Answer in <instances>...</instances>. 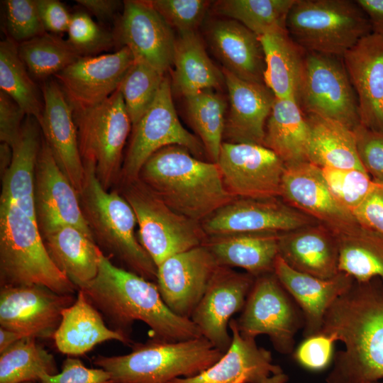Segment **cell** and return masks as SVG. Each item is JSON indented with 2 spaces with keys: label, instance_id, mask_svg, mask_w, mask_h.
Returning a JSON list of instances; mask_svg holds the SVG:
<instances>
[{
  "label": "cell",
  "instance_id": "obj_47",
  "mask_svg": "<svg viewBox=\"0 0 383 383\" xmlns=\"http://www.w3.org/2000/svg\"><path fill=\"white\" fill-rule=\"evenodd\" d=\"M172 28L179 33L196 31L209 1L203 0H147Z\"/></svg>",
  "mask_w": 383,
  "mask_h": 383
},
{
  "label": "cell",
  "instance_id": "obj_17",
  "mask_svg": "<svg viewBox=\"0 0 383 383\" xmlns=\"http://www.w3.org/2000/svg\"><path fill=\"white\" fill-rule=\"evenodd\" d=\"M255 277L218 266L190 319L201 336L225 353L232 337L228 331L233 316L242 311Z\"/></svg>",
  "mask_w": 383,
  "mask_h": 383
},
{
  "label": "cell",
  "instance_id": "obj_5",
  "mask_svg": "<svg viewBox=\"0 0 383 383\" xmlns=\"http://www.w3.org/2000/svg\"><path fill=\"white\" fill-rule=\"evenodd\" d=\"M131 348L126 355H99L93 363L116 383H169L201 373L224 354L203 337L181 341L153 338Z\"/></svg>",
  "mask_w": 383,
  "mask_h": 383
},
{
  "label": "cell",
  "instance_id": "obj_41",
  "mask_svg": "<svg viewBox=\"0 0 383 383\" xmlns=\"http://www.w3.org/2000/svg\"><path fill=\"white\" fill-rule=\"evenodd\" d=\"M296 0H221L214 11L235 20L258 37L286 28L288 13Z\"/></svg>",
  "mask_w": 383,
  "mask_h": 383
},
{
  "label": "cell",
  "instance_id": "obj_25",
  "mask_svg": "<svg viewBox=\"0 0 383 383\" xmlns=\"http://www.w3.org/2000/svg\"><path fill=\"white\" fill-rule=\"evenodd\" d=\"M229 328L231 345L215 364L195 376L177 378L169 383H262L283 372L273 362L270 350L259 347L255 339L240 333L235 319L231 320Z\"/></svg>",
  "mask_w": 383,
  "mask_h": 383
},
{
  "label": "cell",
  "instance_id": "obj_20",
  "mask_svg": "<svg viewBox=\"0 0 383 383\" xmlns=\"http://www.w3.org/2000/svg\"><path fill=\"white\" fill-rule=\"evenodd\" d=\"M218 265L204 245L172 256L157 267L155 284L167 307L190 319Z\"/></svg>",
  "mask_w": 383,
  "mask_h": 383
},
{
  "label": "cell",
  "instance_id": "obj_11",
  "mask_svg": "<svg viewBox=\"0 0 383 383\" xmlns=\"http://www.w3.org/2000/svg\"><path fill=\"white\" fill-rule=\"evenodd\" d=\"M297 102L304 114L360 124L358 101L343 57L306 52Z\"/></svg>",
  "mask_w": 383,
  "mask_h": 383
},
{
  "label": "cell",
  "instance_id": "obj_34",
  "mask_svg": "<svg viewBox=\"0 0 383 383\" xmlns=\"http://www.w3.org/2000/svg\"><path fill=\"white\" fill-rule=\"evenodd\" d=\"M310 129L298 102L275 97L267 118L263 145L289 165L308 161Z\"/></svg>",
  "mask_w": 383,
  "mask_h": 383
},
{
  "label": "cell",
  "instance_id": "obj_13",
  "mask_svg": "<svg viewBox=\"0 0 383 383\" xmlns=\"http://www.w3.org/2000/svg\"><path fill=\"white\" fill-rule=\"evenodd\" d=\"M278 198H235L204 219L202 229L211 237L282 233L318 223Z\"/></svg>",
  "mask_w": 383,
  "mask_h": 383
},
{
  "label": "cell",
  "instance_id": "obj_29",
  "mask_svg": "<svg viewBox=\"0 0 383 383\" xmlns=\"http://www.w3.org/2000/svg\"><path fill=\"white\" fill-rule=\"evenodd\" d=\"M52 340L57 349L68 356H78L101 343L116 340L128 345L131 338L111 329L81 289L74 303L65 309Z\"/></svg>",
  "mask_w": 383,
  "mask_h": 383
},
{
  "label": "cell",
  "instance_id": "obj_7",
  "mask_svg": "<svg viewBox=\"0 0 383 383\" xmlns=\"http://www.w3.org/2000/svg\"><path fill=\"white\" fill-rule=\"evenodd\" d=\"M286 28L306 52L338 57L372 33L368 17L350 0H296Z\"/></svg>",
  "mask_w": 383,
  "mask_h": 383
},
{
  "label": "cell",
  "instance_id": "obj_28",
  "mask_svg": "<svg viewBox=\"0 0 383 383\" xmlns=\"http://www.w3.org/2000/svg\"><path fill=\"white\" fill-rule=\"evenodd\" d=\"M207 38L223 68L243 80L265 84L264 52L253 32L235 20L219 19L209 24Z\"/></svg>",
  "mask_w": 383,
  "mask_h": 383
},
{
  "label": "cell",
  "instance_id": "obj_38",
  "mask_svg": "<svg viewBox=\"0 0 383 383\" xmlns=\"http://www.w3.org/2000/svg\"><path fill=\"white\" fill-rule=\"evenodd\" d=\"M18 43L9 36L0 43V88L39 123L43 102L36 84L18 55Z\"/></svg>",
  "mask_w": 383,
  "mask_h": 383
},
{
  "label": "cell",
  "instance_id": "obj_54",
  "mask_svg": "<svg viewBox=\"0 0 383 383\" xmlns=\"http://www.w3.org/2000/svg\"><path fill=\"white\" fill-rule=\"evenodd\" d=\"M370 21L372 33L383 37V0H355Z\"/></svg>",
  "mask_w": 383,
  "mask_h": 383
},
{
  "label": "cell",
  "instance_id": "obj_53",
  "mask_svg": "<svg viewBox=\"0 0 383 383\" xmlns=\"http://www.w3.org/2000/svg\"><path fill=\"white\" fill-rule=\"evenodd\" d=\"M39 13L46 32L58 35L67 32L72 16L57 0H37Z\"/></svg>",
  "mask_w": 383,
  "mask_h": 383
},
{
  "label": "cell",
  "instance_id": "obj_27",
  "mask_svg": "<svg viewBox=\"0 0 383 383\" xmlns=\"http://www.w3.org/2000/svg\"><path fill=\"white\" fill-rule=\"evenodd\" d=\"M278 255L291 268L318 278L340 272L336 236L320 223L280 233Z\"/></svg>",
  "mask_w": 383,
  "mask_h": 383
},
{
  "label": "cell",
  "instance_id": "obj_33",
  "mask_svg": "<svg viewBox=\"0 0 383 383\" xmlns=\"http://www.w3.org/2000/svg\"><path fill=\"white\" fill-rule=\"evenodd\" d=\"M43 239L53 262L78 289L96 276L104 252L80 230L63 226Z\"/></svg>",
  "mask_w": 383,
  "mask_h": 383
},
{
  "label": "cell",
  "instance_id": "obj_46",
  "mask_svg": "<svg viewBox=\"0 0 383 383\" xmlns=\"http://www.w3.org/2000/svg\"><path fill=\"white\" fill-rule=\"evenodd\" d=\"M4 4L7 32L14 41L21 43L46 33L37 0H6Z\"/></svg>",
  "mask_w": 383,
  "mask_h": 383
},
{
  "label": "cell",
  "instance_id": "obj_3",
  "mask_svg": "<svg viewBox=\"0 0 383 383\" xmlns=\"http://www.w3.org/2000/svg\"><path fill=\"white\" fill-rule=\"evenodd\" d=\"M138 179L172 210L195 221L206 219L235 199L217 163L201 160L180 145L153 153Z\"/></svg>",
  "mask_w": 383,
  "mask_h": 383
},
{
  "label": "cell",
  "instance_id": "obj_19",
  "mask_svg": "<svg viewBox=\"0 0 383 383\" xmlns=\"http://www.w3.org/2000/svg\"><path fill=\"white\" fill-rule=\"evenodd\" d=\"M135 61L122 47L113 53L82 56L55 75L73 111L97 105L118 88Z\"/></svg>",
  "mask_w": 383,
  "mask_h": 383
},
{
  "label": "cell",
  "instance_id": "obj_35",
  "mask_svg": "<svg viewBox=\"0 0 383 383\" xmlns=\"http://www.w3.org/2000/svg\"><path fill=\"white\" fill-rule=\"evenodd\" d=\"M172 90L184 98L224 83L222 72L209 57L196 31L179 33L176 38Z\"/></svg>",
  "mask_w": 383,
  "mask_h": 383
},
{
  "label": "cell",
  "instance_id": "obj_51",
  "mask_svg": "<svg viewBox=\"0 0 383 383\" xmlns=\"http://www.w3.org/2000/svg\"><path fill=\"white\" fill-rule=\"evenodd\" d=\"M26 115L9 95L0 91V140L11 148L18 140ZM27 116V115H26Z\"/></svg>",
  "mask_w": 383,
  "mask_h": 383
},
{
  "label": "cell",
  "instance_id": "obj_39",
  "mask_svg": "<svg viewBox=\"0 0 383 383\" xmlns=\"http://www.w3.org/2000/svg\"><path fill=\"white\" fill-rule=\"evenodd\" d=\"M190 123L213 162H217L224 135L228 107L224 96L206 89L185 97Z\"/></svg>",
  "mask_w": 383,
  "mask_h": 383
},
{
  "label": "cell",
  "instance_id": "obj_55",
  "mask_svg": "<svg viewBox=\"0 0 383 383\" xmlns=\"http://www.w3.org/2000/svg\"><path fill=\"white\" fill-rule=\"evenodd\" d=\"M76 2L100 19L112 18L123 4L118 0H77Z\"/></svg>",
  "mask_w": 383,
  "mask_h": 383
},
{
  "label": "cell",
  "instance_id": "obj_31",
  "mask_svg": "<svg viewBox=\"0 0 383 383\" xmlns=\"http://www.w3.org/2000/svg\"><path fill=\"white\" fill-rule=\"evenodd\" d=\"M280 233H241L211 237L204 245L218 266L239 267L255 277L274 272Z\"/></svg>",
  "mask_w": 383,
  "mask_h": 383
},
{
  "label": "cell",
  "instance_id": "obj_8",
  "mask_svg": "<svg viewBox=\"0 0 383 383\" xmlns=\"http://www.w3.org/2000/svg\"><path fill=\"white\" fill-rule=\"evenodd\" d=\"M79 153L83 165L94 168L106 190L118 186L123 161V150L132 123L117 89L103 102L73 111Z\"/></svg>",
  "mask_w": 383,
  "mask_h": 383
},
{
  "label": "cell",
  "instance_id": "obj_43",
  "mask_svg": "<svg viewBox=\"0 0 383 383\" xmlns=\"http://www.w3.org/2000/svg\"><path fill=\"white\" fill-rule=\"evenodd\" d=\"M165 74L147 63L135 60L118 90L132 123L135 125L154 101Z\"/></svg>",
  "mask_w": 383,
  "mask_h": 383
},
{
  "label": "cell",
  "instance_id": "obj_23",
  "mask_svg": "<svg viewBox=\"0 0 383 383\" xmlns=\"http://www.w3.org/2000/svg\"><path fill=\"white\" fill-rule=\"evenodd\" d=\"M343 60L357 96L360 124L383 132V37L365 36Z\"/></svg>",
  "mask_w": 383,
  "mask_h": 383
},
{
  "label": "cell",
  "instance_id": "obj_49",
  "mask_svg": "<svg viewBox=\"0 0 383 383\" xmlns=\"http://www.w3.org/2000/svg\"><path fill=\"white\" fill-rule=\"evenodd\" d=\"M335 343L332 337L322 333L305 338L294 350V358L306 370L322 371L333 362Z\"/></svg>",
  "mask_w": 383,
  "mask_h": 383
},
{
  "label": "cell",
  "instance_id": "obj_52",
  "mask_svg": "<svg viewBox=\"0 0 383 383\" xmlns=\"http://www.w3.org/2000/svg\"><path fill=\"white\" fill-rule=\"evenodd\" d=\"M353 215L360 225L383 235V183L376 182Z\"/></svg>",
  "mask_w": 383,
  "mask_h": 383
},
{
  "label": "cell",
  "instance_id": "obj_44",
  "mask_svg": "<svg viewBox=\"0 0 383 383\" xmlns=\"http://www.w3.org/2000/svg\"><path fill=\"white\" fill-rule=\"evenodd\" d=\"M321 170L336 201L352 214L376 184L365 171L333 168H321Z\"/></svg>",
  "mask_w": 383,
  "mask_h": 383
},
{
  "label": "cell",
  "instance_id": "obj_36",
  "mask_svg": "<svg viewBox=\"0 0 383 383\" xmlns=\"http://www.w3.org/2000/svg\"><path fill=\"white\" fill-rule=\"evenodd\" d=\"M305 116L310 129L309 162L321 168L365 171L358 157L353 130L331 119L313 114Z\"/></svg>",
  "mask_w": 383,
  "mask_h": 383
},
{
  "label": "cell",
  "instance_id": "obj_42",
  "mask_svg": "<svg viewBox=\"0 0 383 383\" xmlns=\"http://www.w3.org/2000/svg\"><path fill=\"white\" fill-rule=\"evenodd\" d=\"M18 50L30 76L40 80L56 75L82 57L67 40L48 32L18 43Z\"/></svg>",
  "mask_w": 383,
  "mask_h": 383
},
{
  "label": "cell",
  "instance_id": "obj_37",
  "mask_svg": "<svg viewBox=\"0 0 383 383\" xmlns=\"http://www.w3.org/2000/svg\"><path fill=\"white\" fill-rule=\"evenodd\" d=\"M338 270L355 280H383V235L359 223L335 233Z\"/></svg>",
  "mask_w": 383,
  "mask_h": 383
},
{
  "label": "cell",
  "instance_id": "obj_2",
  "mask_svg": "<svg viewBox=\"0 0 383 383\" xmlns=\"http://www.w3.org/2000/svg\"><path fill=\"white\" fill-rule=\"evenodd\" d=\"M79 289L111 329L130 338L137 321L149 326L155 339L181 341L202 337L191 319L167 307L155 282L116 266L104 254L96 276Z\"/></svg>",
  "mask_w": 383,
  "mask_h": 383
},
{
  "label": "cell",
  "instance_id": "obj_22",
  "mask_svg": "<svg viewBox=\"0 0 383 383\" xmlns=\"http://www.w3.org/2000/svg\"><path fill=\"white\" fill-rule=\"evenodd\" d=\"M42 92L43 111L38 123L43 138L57 164L79 194L84 182V167L73 109L57 81L45 82Z\"/></svg>",
  "mask_w": 383,
  "mask_h": 383
},
{
  "label": "cell",
  "instance_id": "obj_48",
  "mask_svg": "<svg viewBox=\"0 0 383 383\" xmlns=\"http://www.w3.org/2000/svg\"><path fill=\"white\" fill-rule=\"evenodd\" d=\"M353 132L362 165L375 182L383 183V132L361 124Z\"/></svg>",
  "mask_w": 383,
  "mask_h": 383
},
{
  "label": "cell",
  "instance_id": "obj_9",
  "mask_svg": "<svg viewBox=\"0 0 383 383\" xmlns=\"http://www.w3.org/2000/svg\"><path fill=\"white\" fill-rule=\"evenodd\" d=\"M120 190L135 215L139 242L156 267L206 242L198 221L172 210L139 179L120 184Z\"/></svg>",
  "mask_w": 383,
  "mask_h": 383
},
{
  "label": "cell",
  "instance_id": "obj_1",
  "mask_svg": "<svg viewBox=\"0 0 383 383\" xmlns=\"http://www.w3.org/2000/svg\"><path fill=\"white\" fill-rule=\"evenodd\" d=\"M320 333L340 341L326 383L383 379V280H354L327 311Z\"/></svg>",
  "mask_w": 383,
  "mask_h": 383
},
{
  "label": "cell",
  "instance_id": "obj_58",
  "mask_svg": "<svg viewBox=\"0 0 383 383\" xmlns=\"http://www.w3.org/2000/svg\"><path fill=\"white\" fill-rule=\"evenodd\" d=\"M370 383H383V382H381V381H377V382H370Z\"/></svg>",
  "mask_w": 383,
  "mask_h": 383
},
{
  "label": "cell",
  "instance_id": "obj_40",
  "mask_svg": "<svg viewBox=\"0 0 383 383\" xmlns=\"http://www.w3.org/2000/svg\"><path fill=\"white\" fill-rule=\"evenodd\" d=\"M57 373L54 356L35 338L23 337L0 353V383L36 382Z\"/></svg>",
  "mask_w": 383,
  "mask_h": 383
},
{
  "label": "cell",
  "instance_id": "obj_57",
  "mask_svg": "<svg viewBox=\"0 0 383 383\" xmlns=\"http://www.w3.org/2000/svg\"><path fill=\"white\" fill-rule=\"evenodd\" d=\"M288 380V375L282 372L269 377L262 383H287Z\"/></svg>",
  "mask_w": 383,
  "mask_h": 383
},
{
  "label": "cell",
  "instance_id": "obj_26",
  "mask_svg": "<svg viewBox=\"0 0 383 383\" xmlns=\"http://www.w3.org/2000/svg\"><path fill=\"white\" fill-rule=\"evenodd\" d=\"M274 272L303 313L304 338L320 333L327 311L355 280L342 272L326 279L302 273L291 268L279 255Z\"/></svg>",
  "mask_w": 383,
  "mask_h": 383
},
{
  "label": "cell",
  "instance_id": "obj_4",
  "mask_svg": "<svg viewBox=\"0 0 383 383\" xmlns=\"http://www.w3.org/2000/svg\"><path fill=\"white\" fill-rule=\"evenodd\" d=\"M84 167L79 204L95 243L109 258H116L128 270L155 282L157 267L135 237L137 220L131 205L118 189L111 192L103 187L92 165Z\"/></svg>",
  "mask_w": 383,
  "mask_h": 383
},
{
  "label": "cell",
  "instance_id": "obj_32",
  "mask_svg": "<svg viewBox=\"0 0 383 383\" xmlns=\"http://www.w3.org/2000/svg\"><path fill=\"white\" fill-rule=\"evenodd\" d=\"M258 38L265 56L264 83L276 98L297 101L306 51L292 38L287 28Z\"/></svg>",
  "mask_w": 383,
  "mask_h": 383
},
{
  "label": "cell",
  "instance_id": "obj_15",
  "mask_svg": "<svg viewBox=\"0 0 383 383\" xmlns=\"http://www.w3.org/2000/svg\"><path fill=\"white\" fill-rule=\"evenodd\" d=\"M34 211L42 237L59 227L71 226L94 240L81 210L79 194L43 138L35 168Z\"/></svg>",
  "mask_w": 383,
  "mask_h": 383
},
{
  "label": "cell",
  "instance_id": "obj_6",
  "mask_svg": "<svg viewBox=\"0 0 383 383\" xmlns=\"http://www.w3.org/2000/svg\"><path fill=\"white\" fill-rule=\"evenodd\" d=\"M0 285H39L61 294L78 291L52 260L35 220L11 201H0Z\"/></svg>",
  "mask_w": 383,
  "mask_h": 383
},
{
  "label": "cell",
  "instance_id": "obj_10",
  "mask_svg": "<svg viewBox=\"0 0 383 383\" xmlns=\"http://www.w3.org/2000/svg\"><path fill=\"white\" fill-rule=\"evenodd\" d=\"M235 322L243 336L267 335L274 348L284 355L294 352L295 335L304 325L300 308L274 272L255 277Z\"/></svg>",
  "mask_w": 383,
  "mask_h": 383
},
{
  "label": "cell",
  "instance_id": "obj_12",
  "mask_svg": "<svg viewBox=\"0 0 383 383\" xmlns=\"http://www.w3.org/2000/svg\"><path fill=\"white\" fill-rule=\"evenodd\" d=\"M169 145L184 147L195 156L206 151L202 143L180 123L172 101L171 79L165 76L154 101L132 126L118 185L137 180L148 159Z\"/></svg>",
  "mask_w": 383,
  "mask_h": 383
},
{
  "label": "cell",
  "instance_id": "obj_30",
  "mask_svg": "<svg viewBox=\"0 0 383 383\" xmlns=\"http://www.w3.org/2000/svg\"><path fill=\"white\" fill-rule=\"evenodd\" d=\"M41 133L37 120L27 116L21 134L11 147V159L3 172L0 196V201H13L35 220L34 182L43 140Z\"/></svg>",
  "mask_w": 383,
  "mask_h": 383
},
{
  "label": "cell",
  "instance_id": "obj_59",
  "mask_svg": "<svg viewBox=\"0 0 383 383\" xmlns=\"http://www.w3.org/2000/svg\"><path fill=\"white\" fill-rule=\"evenodd\" d=\"M24 383H37V382H24Z\"/></svg>",
  "mask_w": 383,
  "mask_h": 383
},
{
  "label": "cell",
  "instance_id": "obj_18",
  "mask_svg": "<svg viewBox=\"0 0 383 383\" xmlns=\"http://www.w3.org/2000/svg\"><path fill=\"white\" fill-rule=\"evenodd\" d=\"M113 35L120 48L130 49L135 60L163 74L173 65L176 38L172 28L147 0L123 2Z\"/></svg>",
  "mask_w": 383,
  "mask_h": 383
},
{
  "label": "cell",
  "instance_id": "obj_50",
  "mask_svg": "<svg viewBox=\"0 0 383 383\" xmlns=\"http://www.w3.org/2000/svg\"><path fill=\"white\" fill-rule=\"evenodd\" d=\"M39 383H116L111 374L102 368L86 367L78 358L68 356L62 370L53 375L43 374Z\"/></svg>",
  "mask_w": 383,
  "mask_h": 383
},
{
  "label": "cell",
  "instance_id": "obj_14",
  "mask_svg": "<svg viewBox=\"0 0 383 383\" xmlns=\"http://www.w3.org/2000/svg\"><path fill=\"white\" fill-rule=\"evenodd\" d=\"M216 163L226 189L235 198L280 197L286 166L265 146L223 142Z\"/></svg>",
  "mask_w": 383,
  "mask_h": 383
},
{
  "label": "cell",
  "instance_id": "obj_16",
  "mask_svg": "<svg viewBox=\"0 0 383 383\" xmlns=\"http://www.w3.org/2000/svg\"><path fill=\"white\" fill-rule=\"evenodd\" d=\"M73 294H61L39 285L1 287L0 325L23 337L52 339Z\"/></svg>",
  "mask_w": 383,
  "mask_h": 383
},
{
  "label": "cell",
  "instance_id": "obj_56",
  "mask_svg": "<svg viewBox=\"0 0 383 383\" xmlns=\"http://www.w3.org/2000/svg\"><path fill=\"white\" fill-rule=\"evenodd\" d=\"M23 336L13 331L0 327V353H3Z\"/></svg>",
  "mask_w": 383,
  "mask_h": 383
},
{
  "label": "cell",
  "instance_id": "obj_45",
  "mask_svg": "<svg viewBox=\"0 0 383 383\" xmlns=\"http://www.w3.org/2000/svg\"><path fill=\"white\" fill-rule=\"evenodd\" d=\"M67 33V40L82 56L107 50L116 43L113 33L101 28L86 13L72 14Z\"/></svg>",
  "mask_w": 383,
  "mask_h": 383
},
{
  "label": "cell",
  "instance_id": "obj_21",
  "mask_svg": "<svg viewBox=\"0 0 383 383\" xmlns=\"http://www.w3.org/2000/svg\"><path fill=\"white\" fill-rule=\"evenodd\" d=\"M285 166L280 197L286 203L334 233L358 223L353 215L336 201L320 167L309 161Z\"/></svg>",
  "mask_w": 383,
  "mask_h": 383
},
{
  "label": "cell",
  "instance_id": "obj_24",
  "mask_svg": "<svg viewBox=\"0 0 383 383\" xmlns=\"http://www.w3.org/2000/svg\"><path fill=\"white\" fill-rule=\"evenodd\" d=\"M222 72L229 98L223 137L230 143L263 145L274 94L265 84L243 80L224 68Z\"/></svg>",
  "mask_w": 383,
  "mask_h": 383
}]
</instances>
